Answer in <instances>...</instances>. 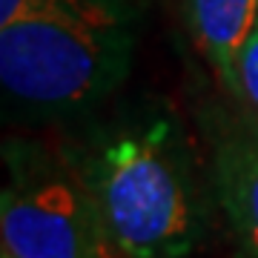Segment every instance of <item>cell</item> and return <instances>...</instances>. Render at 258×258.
<instances>
[{"instance_id":"cell-1","label":"cell","mask_w":258,"mask_h":258,"mask_svg":"<svg viewBox=\"0 0 258 258\" xmlns=\"http://www.w3.org/2000/svg\"><path fill=\"white\" fill-rule=\"evenodd\" d=\"M115 258H192L210 235V175L175 112L147 109L69 149Z\"/></svg>"},{"instance_id":"cell-2","label":"cell","mask_w":258,"mask_h":258,"mask_svg":"<svg viewBox=\"0 0 258 258\" xmlns=\"http://www.w3.org/2000/svg\"><path fill=\"white\" fill-rule=\"evenodd\" d=\"M135 40L132 0H63L0 26L3 92L32 120L83 115L126 81Z\"/></svg>"},{"instance_id":"cell-3","label":"cell","mask_w":258,"mask_h":258,"mask_svg":"<svg viewBox=\"0 0 258 258\" xmlns=\"http://www.w3.org/2000/svg\"><path fill=\"white\" fill-rule=\"evenodd\" d=\"M0 192L3 258H115L89 186L69 152L6 141Z\"/></svg>"},{"instance_id":"cell-4","label":"cell","mask_w":258,"mask_h":258,"mask_svg":"<svg viewBox=\"0 0 258 258\" xmlns=\"http://www.w3.org/2000/svg\"><path fill=\"white\" fill-rule=\"evenodd\" d=\"M212 201L244 258H258V118L244 109L201 112Z\"/></svg>"},{"instance_id":"cell-5","label":"cell","mask_w":258,"mask_h":258,"mask_svg":"<svg viewBox=\"0 0 258 258\" xmlns=\"http://www.w3.org/2000/svg\"><path fill=\"white\" fill-rule=\"evenodd\" d=\"M186 20L204 60L224 89L238 98L235 60L258 23V0H186Z\"/></svg>"},{"instance_id":"cell-6","label":"cell","mask_w":258,"mask_h":258,"mask_svg":"<svg viewBox=\"0 0 258 258\" xmlns=\"http://www.w3.org/2000/svg\"><path fill=\"white\" fill-rule=\"evenodd\" d=\"M235 75H238V101L258 118V23L238 52Z\"/></svg>"},{"instance_id":"cell-7","label":"cell","mask_w":258,"mask_h":258,"mask_svg":"<svg viewBox=\"0 0 258 258\" xmlns=\"http://www.w3.org/2000/svg\"><path fill=\"white\" fill-rule=\"evenodd\" d=\"M63 0H0V26H9L15 20L32 18V15H43V12L55 9Z\"/></svg>"}]
</instances>
